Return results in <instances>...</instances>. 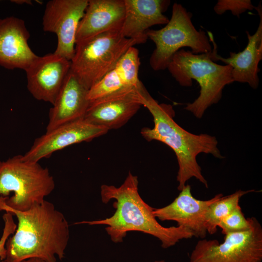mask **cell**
Returning a JSON list of instances; mask_svg holds the SVG:
<instances>
[{"label": "cell", "mask_w": 262, "mask_h": 262, "mask_svg": "<svg viewBox=\"0 0 262 262\" xmlns=\"http://www.w3.org/2000/svg\"><path fill=\"white\" fill-rule=\"evenodd\" d=\"M16 216V229L6 243L4 262L38 258L46 262L62 260L69 238L68 223L64 214L46 200L25 211L8 209Z\"/></svg>", "instance_id": "cell-1"}, {"label": "cell", "mask_w": 262, "mask_h": 262, "mask_svg": "<svg viewBox=\"0 0 262 262\" xmlns=\"http://www.w3.org/2000/svg\"><path fill=\"white\" fill-rule=\"evenodd\" d=\"M139 93L141 104L152 115L154 124L153 128H143L141 134L147 140L160 141L174 151L179 165L178 189L180 191L192 178L208 188L207 181L202 174L196 158L199 154L205 153L223 159L216 138L208 134H196L184 130L174 120L175 114L172 106L159 103L149 94L143 83L140 86Z\"/></svg>", "instance_id": "cell-2"}, {"label": "cell", "mask_w": 262, "mask_h": 262, "mask_svg": "<svg viewBox=\"0 0 262 262\" xmlns=\"http://www.w3.org/2000/svg\"><path fill=\"white\" fill-rule=\"evenodd\" d=\"M138 186L137 177L130 172L119 187L102 185L100 188L102 201L107 203L112 199L115 200L113 206L116 210L113 215L102 220L76 224L107 225L106 231L115 243L122 242L129 231H140L157 238L164 248L175 245L180 240L194 237L193 233L184 227H164L160 224L153 215L154 208L140 196Z\"/></svg>", "instance_id": "cell-3"}, {"label": "cell", "mask_w": 262, "mask_h": 262, "mask_svg": "<svg viewBox=\"0 0 262 262\" xmlns=\"http://www.w3.org/2000/svg\"><path fill=\"white\" fill-rule=\"evenodd\" d=\"M211 52L196 54L180 49L173 55L167 67L181 86H192L193 80L199 84V96L185 107L197 118H201L209 107L217 103L224 88L234 82L231 67L215 63Z\"/></svg>", "instance_id": "cell-4"}, {"label": "cell", "mask_w": 262, "mask_h": 262, "mask_svg": "<svg viewBox=\"0 0 262 262\" xmlns=\"http://www.w3.org/2000/svg\"><path fill=\"white\" fill-rule=\"evenodd\" d=\"M49 170L18 155L0 161V211H25L42 202L53 191Z\"/></svg>", "instance_id": "cell-5"}, {"label": "cell", "mask_w": 262, "mask_h": 262, "mask_svg": "<svg viewBox=\"0 0 262 262\" xmlns=\"http://www.w3.org/2000/svg\"><path fill=\"white\" fill-rule=\"evenodd\" d=\"M136 44V40L124 37L120 30L102 33L76 44L70 71L89 90Z\"/></svg>", "instance_id": "cell-6"}, {"label": "cell", "mask_w": 262, "mask_h": 262, "mask_svg": "<svg viewBox=\"0 0 262 262\" xmlns=\"http://www.w3.org/2000/svg\"><path fill=\"white\" fill-rule=\"evenodd\" d=\"M192 14L181 4L174 3L170 19L159 30L149 29L147 38L155 45L149 58V65L155 71L164 70L173 55L183 47L198 54L211 52L212 47L205 32L198 31L192 22Z\"/></svg>", "instance_id": "cell-7"}, {"label": "cell", "mask_w": 262, "mask_h": 262, "mask_svg": "<svg viewBox=\"0 0 262 262\" xmlns=\"http://www.w3.org/2000/svg\"><path fill=\"white\" fill-rule=\"evenodd\" d=\"M251 228L225 235L219 243L215 239H202L192 250L190 262H262V227L251 217Z\"/></svg>", "instance_id": "cell-8"}, {"label": "cell", "mask_w": 262, "mask_h": 262, "mask_svg": "<svg viewBox=\"0 0 262 262\" xmlns=\"http://www.w3.org/2000/svg\"><path fill=\"white\" fill-rule=\"evenodd\" d=\"M88 3V0H51L46 6L43 30L56 34L54 53L69 61L75 53L77 31Z\"/></svg>", "instance_id": "cell-9"}, {"label": "cell", "mask_w": 262, "mask_h": 262, "mask_svg": "<svg viewBox=\"0 0 262 262\" xmlns=\"http://www.w3.org/2000/svg\"><path fill=\"white\" fill-rule=\"evenodd\" d=\"M108 131L84 119L67 123L36 138L22 157L25 161L37 163L43 158H49L56 151L74 144L91 141L104 135Z\"/></svg>", "instance_id": "cell-10"}, {"label": "cell", "mask_w": 262, "mask_h": 262, "mask_svg": "<svg viewBox=\"0 0 262 262\" xmlns=\"http://www.w3.org/2000/svg\"><path fill=\"white\" fill-rule=\"evenodd\" d=\"M141 83L90 102L83 119L109 131L121 127L142 106L139 93Z\"/></svg>", "instance_id": "cell-11"}, {"label": "cell", "mask_w": 262, "mask_h": 262, "mask_svg": "<svg viewBox=\"0 0 262 262\" xmlns=\"http://www.w3.org/2000/svg\"><path fill=\"white\" fill-rule=\"evenodd\" d=\"M70 65V61L54 53L38 56L25 70L29 91L35 99L53 105Z\"/></svg>", "instance_id": "cell-12"}, {"label": "cell", "mask_w": 262, "mask_h": 262, "mask_svg": "<svg viewBox=\"0 0 262 262\" xmlns=\"http://www.w3.org/2000/svg\"><path fill=\"white\" fill-rule=\"evenodd\" d=\"M223 196L220 193L209 200L197 199L192 195L191 186L186 184L172 203L153 209V213L160 220L176 221L178 226L190 230L194 237L204 239L207 233L204 225L206 212L213 203Z\"/></svg>", "instance_id": "cell-13"}, {"label": "cell", "mask_w": 262, "mask_h": 262, "mask_svg": "<svg viewBox=\"0 0 262 262\" xmlns=\"http://www.w3.org/2000/svg\"><path fill=\"white\" fill-rule=\"evenodd\" d=\"M260 17L258 27L255 33L251 35L246 32L248 43L243 51L238 53L230 52L229 57L223 58L217 53L216 45L212 35L210 41L213 44L211 58L213 61H220L231 67V75L233 82L247 83L253 89L258 88L259 83L258 67L262 59V8L261 2L255 7Z\"/></svg>", "instance_id": "cell-14"}, {"label": "cell", "mask_w": 262, "mask_h": 262, "mask_svg": "<svg viewBox=\"0 0 262 262\" xmlns=\"http://www.w3.org/2000/svg\"><path fill=\"white\" fill-rule=\"evenodd\" d=\"M30 36L23 20L14 16L0 19V65L25 70L38 56L29 47Z\"/></svg>", "instance_id": "cell-15"}, {"label": "cell", "mask_w": 262, "mask_h": 262, "mask_svg": "<svg viewBox=\"0 0 262 262\" xmlns=\"http://www.w3.org/2000/svg\"><path fill=\"white\" fill-rule=\"evenodd\" d=\"M125 14L124 0H88L78 25L76 44L103 33L120 30Z\"/></svg>", "instance_id": "cell-16"}, {"label": "cell", "mask_w": 262, "mask_h": 262, "mask_svg": "<svg viewBox=\"0 0 262 262\" xmlns=\"http://www.w3.org/2000/svg\"><path fill=\"white\" fill-rule=\"evenodd\" d=\"M124 20L120 32L124 37L145 43L146 32L156 25L166 24L169 19L164 13L170 3L166 0H124Z\"/></svg>", "instance_id": "cell-17"}, {"label": "cell", "mask_w": 262, "mask_h": 262, "mask_svg": "<svg viewBox=\"0 0 262 262\" xmlns=\"http://www.w3.org/2000/svg\"><path fill=\"white\" fill-rule=\"evenodd\" d=\"M87 90L69 70L49 112L46 131L82 119L89 105Z\"/></svg>", "instance_id": "cell-18"}, {"label": "cell", "mask_w": 262, "mask_h": 262, "mask_svg": "<svg viewBox=\"0 0 262 262\" xmlns=\"http://www.w3.org/2000/svg\"><path fill=\"white\" fill-rule=\"evenodd\" d=\"M140 65L139 53L134 47L130 48L114 67L88 91L91 102L117 92L137 86Z\"/></svg>", "instance_id": "cell-19"}, {"label": "cell", "mask_w": 262, "mask_h": 262, "mask_svg": "<svg viewBox=\"0 0 262 262\" xmlns=\"http://www.w3.org/2000/svg\"><path fill=\"white\" fill-rule=\"evenodd\" d=\"M254 190H238L225 196H223L213 203L208 208L205 216L204 225L208 233L214 234L221 220L230 213L239 205L241 197Z\"/></svg>", "instance_id": "cell-20"}, {"label": "cell", "mask_w": 262, "mask_h": 262, "mask_svg": "<svg viewBox=\"0 0 262 262\" xmlns=\"http://www.w3.org/2000/svg\"><path fill=\"white\" fill-rule=\"evenodd\" d=\"M251 226L250 218H245L239 205L221 220L218 227L222 229V233L226 235L229 233L248 230L251 228Z\"/></svg>", "instance_id": "cell-21"}, {"label": "cell", "mask_w": 262, "mask_h": 262, "mask_svg": "<svg viewBox=\"0 0 262 262\" xmlns=\"http://www.w3.org/2000/svg\"><path fill=\"white\" fill-rule=\"evenodd\" d=\"M254 8L250 0H219L213 10L217 15H222L230 11L233 15L239 17L242 13Z\"/></svg>", "instance_id": "cell-22"}, {"label": "cell", "mask_w": 262, "mask_h": 262, "mask_svg": "<svg viewBox=\"0 0 262 262\" xmlns=\"http://www.w3.org/2000/svg\"><path fill=\"white\" fill-rule=\"evenodd\" d=\"M13 215L6 212L2 216L4 222V228L2 234L0 238V260L4 261L6 257V243L8 238L15 232L16 224L15 222Z\"/></svg>", "instance_id": "cell-23"}, {"label": "cell", "mask_w": 262, "mask_h": 262, "mask_svg": "<svg viewBox=\"0 0 262 262\" xmlns=\"http://www.w3.org/2000/svg\"><path fill=\"white\" fill-rule=\"evenodd\" d=\"M11 1H13L14 3H16L17 4H24V3H27L28 4H32V1L29 0H11Z\"/></svg>", "instance_id": "cell-24"}, {"label": "cell", "mask_w": 262, "mask_h": 262, "mask_svg": "<svg viewBox=\"0 0 262 262\" xmlns=\"http://www.w3.org/2000/svg\"><path fill=\"white\" fill-rule=\"evenodd\" d=\"M21 262H46L45 261L38 258H31L21 261Z\"/></svg>", "instance_id": "cell-25"}, {"label": "cell", "mask_w": 262, "mask_h": 262, "mask_svg": "<svg viewBox=\"0 0 262 262\" xmlns=\"http://www.w3.org/2000/svg\"><path fill=\"white\" fill-rule=\"evenodd\" d=\"M154 262H165L164 260L156 261Z\"/></svg>", "instance_id": "cell-26"}, {"label": "cell", "mask_w": 262, "mask_h": 262, "mask_svg": "<svg viewBox=\"0 0 262 262\" xmlns=\"http://www.w3.org/2000/svg\"><path fill=\"white\" fill-rule=\"evenodd\" d=\"M1 262H4L3 261H1Z\"/></svg>", "instance_id": "cell-27"}, {"label": "cell", "mask_w": 262, "mask_h": 262, "mask_svg": "<svg viewBox=\"0 0 262 262\" xmlns=\"http://www.w3.org/2000/svg\"><path fill=\"white\" fill-rule=\"evenodd\" d=\"M1 262V261L0 260V262Z\"/></svg>", "instance_id": "cell-28"}]
</instances>
